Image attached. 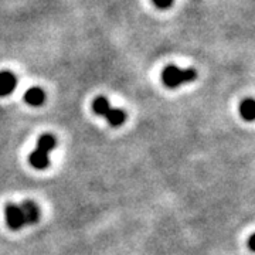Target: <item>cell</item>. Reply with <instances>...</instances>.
<instances>
[{
    "instance_id": "1",
    "label": "cell",
    "mask_w": 255,
    "mask_h": 255,
    "mask_svg": "<svg viewBox=\"0 0 255 255\" xmlns=\"http://www.w3.org/2000/svg\"><path fill=\"white\" fill-rule=\"evenodd\" d=\"M197 78V73L193 68L180 70L176 65H169L162 71V82L167 88H177L184 82H191Z\"/></svg>"
},
{
    "instance_id": "2",
    "label": "cell",
    "mask_w": 255,
    "mask_h": 255,
    "mask_svg": "<svg viewBox=\"0 0 255 255\" xmlns=\"http://www.w3.org/2000/svg\"><path fill=\"white\" fill-rule=\"evenodd\" d=\"M4 216H6V223H7L10 230H20V228H23L26 226L24 214L21 211L20 204H13V203L6 204Z\"/></svg>"
},
{
    "instance_id": "3",
    "label": "cell",
    "mask_w": 255,
    "mask_h": 255,
    "mask_svg": "<svg viewBox=\"0 0 255 255\" xmlns=\"http://www.w3.org/2000/svg\"><path fill=\"white\" fill-rule=\"evenodd\" d=\"M17 80L14 77V74L10 71H1L0 73V97H6L10 95L16 88Z\"/></svg>"
},
{
    "instance_id": "4",
    "label": "cell",
    "mask_w": 255,
    "mask_h": 255,
    "mask_svg": "<svg viewBox=\"0 0 255 255\" xmlns=\"http://www.w3.org/2000/svg\"><path fill=\"white\" fill-rule=\"evenodd\" d=\"M21 211L24 214V221H26V226L27 224H36L37 221L40 220V210L37 207L36 203L33 201H23L20 204Z\"/></svg>"
},
{
    "instance_id": "5",
    "label": "cell",
    "mask_w": 255,
    "mask_h": 255,
    "mask_svg": "<svg viewBox=\"0 0 255 255\" xmlns=\"http://www.w3.org/2000/svg\"><path fill=\"white\" fill-rule=\"evenodd\" d=\"M28 162L30 164L34 167V169H38V170H43V169H47L48 164H50V160H48V153L44 152V150H40V149H34L30 156H28Z\"/></svg>"
},
{
    "instance_id": "6",
    "label": "cell",
    "mask_w": 255,
    "mask_h": 255,
    "mask_svg": "<svg viewBox=\"0 0 255 255\" xmlns=\"http://www.w3.org/2000/svg\"><path fill=\"white\" fill-rule=\"evenodd\" d=\"M24 101L27 102L28 105H31V107H40L46 101V94H44V91L41 88L34 87V88H30V90L26 91Z\"/></svg>"
},
{
    "instance_id": "7",
    "label": "cell",
    "mask_w": 255,
    "mask_h": 255,
    "mask_svg": "<svg viewBox=\"0 0 255 255\" xmlns=\"http://www.w3.org/2000/svg\"><path fill=\"white\" fill-rule=\"evenodd\" d=\"M240 115L246 119L247 122H251L255 118V102L251 98H247L240 104Z\"/></svg>"
},
{
    "instance_id": "8",
    "label": "cell",
    "mask_w": 255,
    "mask_h": 255,
    "mask_svg": "<svg viewBox=\"0 0 255 255\" xmlns=\"http://www.w3.org/2000/svg\"><path fill=\"white\" fill-rule=\"evenodd\" d=\"M104 117L108 121L111 127H121L127 119V114L122 110H118V108H111Z\"/></svg>"
},
{
    "instance_id": "9",
    "label": "cell",
    "mask_w": 255,
    "mask_h": 255,
    "mask_svg": "<svg viewBox=\"0 0 255 255\" xmlns=\"http://www.w3.org/2000/svg\"><path fill=\"white\" fill-rule=\"evenodd\" d=\"M111 108H112V107H111L110 101L107 100L105 97H97V98L94 100V102H92V111H94L97 115H101V117H104Z\"/></svg>"
},
{
    "instance_id": "10",
    "label": "cell",
    "mask_w": 255,
    "mask_h": 255,
    "mask_svg": "<svg viewBox=\"0 0 255 255\" xmlns=\"http://www.w3.org/2000/svg\"><path fill=\"white\" fill-rule=\"evenodd\" d=\"M57 145V140H55V137L53 135H50V133H46V135H43V136L38 137V140H37V149H40V150H44V152H50V150H53Z\"/></svg>"
},
{
    "instance_id": "11",
    "label": "cell",
    "mask_w": 255,
    "mask_h": 255,
    "mask_svg": "<svg viewBox=\"0 0 255 255\" xmlns=\"http://www.w3.org/2000/svg\"><path fill=\"white\" fill-rule=\"evenodd\" d=\"M155 3V6L157 9H169L173 4L174 0H152Z\"/></svg>"
},
{
    "instance_id": "12",
    "label": "cell",
    "mask_w": 255,
    "mask_h": 255,
    "mask_svg": "<svg viewBox=\"0 0 255 255\" xmlns=\"http://www.w3.org/2000/svg\"><path fill=\"white\" fill-rule=\"evenodd\" d=\"M255 234H251V236H250V240H248V247H250V250H251V251H254L255 250Z\"/></svg>"
}]
</instances>
